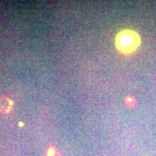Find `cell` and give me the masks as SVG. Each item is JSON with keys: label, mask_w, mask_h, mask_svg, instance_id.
<instances>
[{"label": "cell", "mask_w": 156, "mask_h": 156, "mask_svg": "<svg viewBox=\"0 0 156 156\" xmlns=\"http://www.w3.org/2000/svg\"><path fill=\"white\" fill-rule=\"evenodd\" d=\"M141 38L134 30L125 29L120 31L115 38V46L123 54H132L140 47Z\"/></svg>", "instance_id": "1"}, {"label": "cell", "mask_w": 156, "mask_h": 156, "mask_svg": "<svg viewBox=\"0 0 156 156\" xmlns=\"http://www.w3.org/2000/svg\"><path fill=\"white\" fill-rule=\"evenodd\" d=\"M14 108V103L9 97L3 95L0 98V112L2 114H9Z\"/></svg>", "instance_id": "2"}, {"label": "cell", "mask_w": 156, "mask_h": 156, "mask_svg": "<svg viewBox=\"0 0 156 156\" xmlns=\"http://www.w3.org/2000/svg\"><path fill=\"white\" fill-rule=\"evenodd\" d=\"M46 156H60L59 151L57 147L52 145L51 143H49L47 149L46 150Z\"/></svg>", "instance_id": "3"}, {"label": "cell", "mask_w": 156, "mask_h": 156, "mask_svg": "<svg viewBox=\"0 0 156 156\" xmlns=\"http://www.w3.org/2000/svg\"><path fill=\"white\" fill-rule=\"evenodd\" d=\"M124 103H125V104L128 107L132 108V107H133L134 105H135L136 101H135V99H134V98L132 97L131 95H126L125 98Z\"/></svg>", "instance_id": "4"}, {"label": "cell", "mask_w": 156, "mask_h": 156, "mask_svg": "<svg viewBox=\"0 0 156 156\" xmlns=\"http://www.w3.org/2000/svg\"><path fill=\"white\" fill-rule=\"evenodd\" d=\"M19 126H23V123H22V122H19Z\"/></svg>", "instance_id": "5"}]
</instances>
